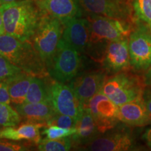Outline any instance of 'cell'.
Segmentation results:
<instances>
[{"mask_svg": "<svg viewBox=\"0 0 151 151\" xmlns=\"http://www.w3.org/2000/svg\"><path fill=\"white\" fill-rule=\"evenodd\" d=\"M5 34L22 41L32 40L43 13L35 0H18L0 5Z\"/></svg>", "mask_w": 151, "mask_h": 151, "instance_id": "1", "label": "cell"}, {"mask_svg": "<svg viewBox=\"0 0 151 151\" xmlns=\"http://www.w3.org/2000/svg\"><path fill=\"white\" fill-rule=\"evenodd\" d=\"M0 55L33 76H50L40 55L30 41H22L8 34L0 35Z\"/></svg>", "mask_w": 151, "mask_h": 151, "instance_id": "2", "label": "cell"}, {"mask_svg": "<svg viewBox=\"0 0 151 151\" xmlns=\"http://www.w3.org/2000/svg\"><path fill=\"white\" fill-rule=\"evenodd\" d=\"M146 87L143 77L128 70L107 77L101 91L117 106H120L142 95Z\"/></svg>", "mask_w": 151, "mask_h": 151, "instance_id": "3", "label": "cell"}, {"mask_svg": "<svg viewBox=\"0 0 151 151\" xmlns=\"http://www.w3.org/2000/svg\"><path fill=\"white\" fill-rule=\"evenodd\" d=\"M81 54L61 39L47 65L49 76L59 82H70L80 73L82 66Z\"/></svg>", "mask_w": 151, "mask_h": 151, "instance_id": "4", "label": "cell"}, {"mask_svg": "<svg viewBox=\"0 0 151 151\" xmlns=\"http://www.w3.org/2000/svg\"><path fill=\"white\" fill-rule=\"evenodd\" d=\"M63 29L64 24L61 20L43 14L32 38V43L44 61L46 67L61 40Z\"/></svg>", "mask_w": 151, "mask_h": 151, "instance_id": "5", "label": "cell"}, {"mask_svg": "<svg viewBox=\"0 0 151 151\" xmlns=\"http://www.w3.org/2000/svg\"><path fill=\"white\" fill-rule=\"evenodd\" d=\"M87 19L90 24V46L129 38L135 26L133 22L94 14H88Z\"/></svg>", "mask_w": 151, "mask_h": 151, "instance_id": "6", "label": "cell"}, {"mask_svg": "<svg viewBox=\"0 0 151 151\" xmlns=\"http://www.w3.org/2000/svg\"><path fill=\"white\" fill-rule=\"evenodd\" d=\"M128 45L131 69L137 73H145L151 66V29L136 20Z\"/></svg>", "mask_w": 151, "mask_h": 151, "instance_id": "7", "label": "cell"}, {"mask_svg": "<svg viewBox=\"0 0 151 151\" xmlns=\"http://www.w3.org/2000/svg\"><path fill=\"white\" fill-rule=\"evenodd\" d=\"M48 90L49 103L55 111L67 115L78 120L83 111V105L72 88L65 83L54 80L46 82Z\"/></svg>", "mask_w": 151, "mask_h": 151, "instance_id": "8", "label": "cell"}, {"mask_svg": "<svg viewBox=\"0 0 151 151\" xmlns=\"http://www.w3.org/2000/svg\"><path fill=\"white\" fill-rule=\"evenodd\" d=\"M136 142L127 127H115L78 147V150L92 151H127L134 150Z\"/></svg>", "mask_w": 151, "mask_h": 151, "instance_id": "9", "label": "cell"}, {"mask_svg": "<svg viewBox=\"0 0 151 151\" xmlns=\"http://www.w3.org/2000/svg\"><path fill=\"white\" fill-rule=\"evenodd\" d=\"M89 14L98 15L135 23L132 0H78Z\"/></svg>", "mask_w": 151, "mask_h": 151, "instance_id": "10", "label": "cell"}, {"mask_svg": "<svg viewBox=\"0 0 151 151\" xmlns=\"http://www.w3.org/2000/svg\"><path fill=\"white\" fill-rule=\"evenodd\" d=\"M83 107L88 109L93 116L100 134L112 129L120 122L118 106L101 91L94 95Z\"/></svg>", "mask_w": 151, "mask_h": 151, "instance_id": "11", "label": "cell"}, {"mask_svg": "<svg viewBox=\"0 0 151 151\" xmlns=\"http://www.w3.org/2000/svg\"><path fill=\"white\" fill-rule=\"evenodd\" d=\"M101 64L106 72L113 74L130 70L128 38L107 43Z\"/></svg>", "mask_w": 151, "mask_h": 151, "instance_id": "12", "label": "cell"}, {"mask_svg": "<svg viewBox=\"0 0 151 151\" xmlns=\"http://www.w3.org/2000/svg\"><path fill=\"white\" fill-rule=\"evenodd\" d=\"M107 77V72L104 69L90 71L78 74L70 81L69 86L84 106L94 95L101 91Z\"/></svg>", "mask_w": 151, "mask_h": 151, "instance_id": "13", "label": "cell"}, {"mask_svg": "<svg viewBox=\"0 0 151 151\" xmlns=\"http://www.w3.org/2000/svg\"><path fill=\"white\" fill-rule=\"evenodd\" d=\"M62 39L80 53L86 52L90 47L89 21L81 17L74 18L64 24Z\"/></svg>", "mask_w": 151, "mask_h": 151, "instance_id": "14", "label": "cell"}, {"mask_svg": "<svg viewBox=\"0 0 151 151\" xmlns=\"http://www.w3.org/2000/svg\"><path fill=\"white\" fill-rule=\"evenodd\" d=\"M43 14L59 19L63 24L68 20L82 16L78 0H35Z\"/></svg>", "mask_w": 151, "mask_h": 151, "instance_id": "15", "label": "cell"}, {"mask_svg": "<svg viewBox=\"0 0 151 151\" xmlns=\"http://www.w3.org/2000/svg\"><path fill=\"white\" fill-rule=\"evenodd\" d=\"M119 121L132 127H143L151 124L143 94L129 102L118 106Z\"/></svg>", "mask_w": 151, "mask_h": 151, "instance_id": "16", "label": "cell"}, {"mask_svg": "<svg viewBox=\"0 0 151 151\" xmlns=\"http://www.w3.org/2000/svg\"><path fill=\"white\" fill-rule=\"evenodd\" d=\"M14 109L20 114L23 122L42 123L46 125L56 113L49 102L24 103L15 105Z\"/></svg>", "mask_w": 151, "mask_h": 151, "instance_id": "17", "label": "cell"}, {"mask_svg": "<svg viewBox=\"0 0 151 151\" xmlns=\"http://www.w3.org/2000/svg\"><path fill=\"white\" fill-rule=\"evenodd\" d=\"M46 125L42 123H23L16 127H2L0 129V139L13 141H26L38 144L41 140V129Z\"/></svg>", "mask_w": 151, "mask_h": 151, "instance_id": "18", "label": "cell"}, {"mask_svg": "<svg viewBox=\"0 0 151 151\" xmlns=\"http://www.w3.org/2000/svg\"><path fill=\"white\" fill-rule=\"evenodd\" d=\"M83 108L82 115L77 120L76 125V132L71 137L73 146L76 148H78L100 134L93 116L88 109L86 107Z\"/></svg>", "mask_w": 151, "mask_h": 151, "instance_id": "19", "label": "cell"}, {"mask_svg": "<svg viewBox=\"0 0 151 151\" xmlns=\"http://www.w3.org/2000/svg\"><path fill=\"white\" fill-rule=\"evenodd\" d=\"M32 78V75L22 71L6 81L13 105H20L26 102L27 93Z\"/></svg>", "mask_w": 151, "mask_h": 151, "instance_id": "20", "label": "cell"}, {"mask_svg": "<svg viewBox=\"0 0 151 151\" xmlns=\"http://www.w3.org/2000/svg\"><path fill=\"white\" fill-rule=\"evenodd\" d=\"M49 102L46 81L42 78L33 76L28 89L25 103Z\"/></svg>", "mask_w": 151, "mask_h": 151, "instance_id": "21", "label": "cell"}, {"mask_svg": "<svg viewBox=\"0 0 151 151\" xmlns=\"http://www.w3.org/2000/svg\"><path fill=\"white\" fill-rule=\"evenodd\" d=\"M72 146V139L68 137L55 139L45 138L37 144L38 150L41 151H68Z\"/></svg>", "mask_w": 151, "mask_h": 151, "instance_id": "22", "label": "cell"}, {"mask_svg": "<svg viewBox=\"0 0 151 151\" xmlns=\"http://www.w3.org/2000/svg\"><path fill=\"white\" fill-rule=\"evenodd\" d=\"M20 114L9 104L0 103V126L1 127H16L21 123Z\"/></svg>", "mask_w": 151, "mask_h": 151, "instance_id": "23", "label": "cell"}, {"mask_svg": "<svg viewBox=\"0 0 151 151\" xmlns=\"http://www.w3.org/2000/svg\"><path fill=\"white\" fill-rule=\"evenodd\" d=\"M135 19L151 29V0H132Z\"/></svg>", "mask_w": 151, "mask_h": 151, "instance_id": "24", "label": "cell"}, {"mask_svg": "<svg viewBox=\"0 0 151 151\" xmlns=\"http://www.w3.org/2000/svg\"><path fill=\"white\" fill-rule=\"evenodd\" d=\"M20 67L9 61L8 59L0 55V81H6L9 78L22 73Z\"/></svg>", "mask_w": 151, "mask_h": 151, "instance_id": "25", "label": "cell"}, {"mask_svg": "<svg viewBox=\"0 0 151 151\" xmlns=\"http://www.w3.org/2000/svg\"><path fill=\"white\" fill-rule=\"evenodd\" d=\"M76 132V128H63L57 125H48L42 131L47 139H55L72 136Z\"/></svg>", "mask_w": 151, "mask_h": 151, "instance_id": "26", "label": "cell"}, {"mask_svg": "<svg viewBox=\"0 0 151 151\" xmlns=\"http://www.w3.org/2000/svg\"><path fill=\"white\" fill-rule=\"evenodd\" d=\"M76 122L77 120L72 117L56 113L55 116L49 120L46 126L57 125L63 128H73L76 127Z\"/></svg>", "mask_w": 151, "mask_h": 151, "instance_id": "27", "label": "cell"}, {"mask_svg": "<svg viewBox=\"0 0 151 151\" xmlns=\"http://www.w3.org/2000/svg\"><path fill=\"white\" fill-rule=\"evenodd\" d=\"M29 150L31 149L28 143L24 144L18 141L0 139V151H25Z\"/></svg>", "mask_w": 151, "mask_h": 151, "instance_id": "28", "label": "cell"}, {"mask_svg": "<svg viewBox=\"0 0 151 151\" xmlns=\"http://www.w3.org/2000/svg\"><path fill=\"white\" fill-rule=\"evenodd\" d=\"M0 103H11L9 87L5 81H0Z\"/></svg>", "mask_w": 151, "mask_h": 151, "instance_id": "29", "label": "cell"}, {"mask_svg": "<svg viewBox=\"0 0 151 151\" xmlns=\"http://www.w3.org/2000/svg\"><path fill=\"white\" fill-rule=\"evenodd\" d=\"M143 97L147 110L151 118V86H146L143 93Z\"/></svg>", "mask_w": 151, "mask_h": 151, "instance_id": "30", "label": "cell"}, {"mask_svg": "<svg viewBox=\"0 0 151 151\" xmlns=\"http://www.w3.org/2000/svg\"><path fill=\"white\" fill-rule=\"evenodd\" d=\"M143 139L146 141L148 147L151 148V127L146 130L145 133L143 134Z\"/></svg>", "mask_w": 151, "mask_h": 151, "instance_id": "31", "label": "cell"}, {"mask_svg": "<svg viewBox=\"0 0 151 151\" xmlns=\"http://www.w3.org/2000/svg\"><path fill=\"white\" fill-rule=\"evenodd\" d=\"M143 78H144L145 83H146V86H151V66L150 68L148 69V70L145 73L144 76H143Z\"/></svg>", "mask_w": 151, "mask_h": 151, "instance_id": "32", "label": "cell"}, {"mask_svg": "<svg viewBox=\"0 0 151 151\" xmlns=\"http://www.w3.org/2000/svg\"><path fill=\"white\" fill-rule=\"evenodd\" d=\"M18 1V0H0V5L4 4H6V3L13 2V1Z\"/></svg>", "mask_w": 151, "mask_h": 151, "instance_id": "33", "label": "cell"}, {"mask_svg": "<svg viewBox=\"0 0 151 151\" xmlns=\"http://www.w3.org/2000/svg\"><path fill=\"white\" fill-rule=\"evenodd\" d=\"M3 34H5V31H4V28L1 26H0V35H3Z\"/></svg>", "mask_w": 151, "mask_h": 151, "instance_id": "34", "label": "cell"}, {"mask_svg": "<svg viewBox=\"0 0 151 151\" xmlns=\"http://www.w3.org/2000/svg\"><path fill=\"white\" fill-rule=\"evenodd\" d=\"M1 128H2V127H1V126H0V129H1Z\"/></svg>", "mask_w": 151, "mask_h": 151, "instance_id": "35", "label": "cell"}]
</instances>
